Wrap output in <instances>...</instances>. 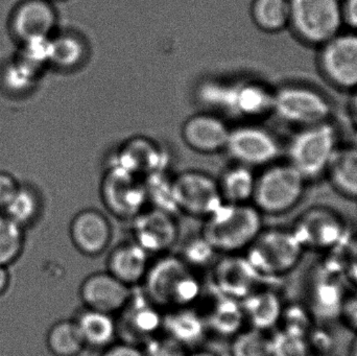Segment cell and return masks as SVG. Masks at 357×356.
I'll return each instance as SVG.
<instances>
[{
  "label": "cell",
  "mask_w": 357,
  "mask_h": 356,
  "mask_svg": "<svg viewBox=\"0 0 357 356\" xmlns=\"http://www.w3.org/2000/svg\"><path fill=\"white\" fill-rule=\"evenodd\" d=\"M197 98L207 111L222 117L257 121L273 114L274 90L261 82L210 79L201 83Z\"/></svg>",
  "instance_id": "cell-1"
},
{
  "label": "cell",
  "mask_w": 357,
  "mask_h": 356,
  "mask_svg": "<svg viewBox=\"0 0 357 356\" xmlns=\"http://www.w3.org/2000/svg\"><path fill=\"white\" fill-rule=\"evenodd\" d=\"M262 213L252 203H222L204 219L201 238L222 254L247 250L262 231Z\"/></svg>",
  "instance_id": "cell-2"
},
{
  "label": "cell",
  "mask_w": 357,
  "mask_h": 356,
  "mask_svg": "<svg viewBox=\"0 0 357 356\" xmlns=\"http://www.w3.org/2000/svg\"><path fill=\"white\" fill-rule=\"evenodd\" d=\"M144 282L146 298L171 311L191 307L201 293L192 268L178 257H161L150 265Z\"/></svg>",
  "instance_id": "cell-3"
},
{
  "label": "cell",
  "mask_w": 357,
  "mask_h": 356,
  "mask_svg": "<svg viewBox=\"0 0 357 356\" xmlns=\"http://www.w3.org/2000/svg\"><path fill=\"white\" fill-rule=\"evenodd\" d=\"M340 148L339 131L331 121L301 127L289 140L287 162L310 183L326 177Z\"/></svg>",
  "instance_id": "cell-4"
},
{
  "label": "cell",
  "mask_w": 357,
  "mask_h": 356,
  "mask_svg": "<svg viewBox=\"0 0 357 356\" xmlns=\"http://www.w3.org/2000/svg\"><path fill=\"white\" fill-rule=\"evenodd\" d=\"M307 184L291 163L277 161L264 167L256 177L252 204L262 215H284L299 205Z\"/></svg>",
  "instance_id": "cell-5"
},
{
  "label": "cell",
  "mask_w": 357,
  "mask_h": 356,
  "mask_svg": "<svg viewBox=\"0 0 357 356\" xmlns=\"http://www.w3.org/2000/svg\"><path fill=\"white\" fill-rule=\"evenodd\" d=\"M273 114L301 129L331 121L333 106L321 90L305 84L289 83L274 90Z\"/></svg>",
  "instance_id": "cell-6"
},
{
  "label": "cell",
  "mask_w": 357,
  "mask_h": 356,
  "mask_svg": "<svg viewBox=\"0 0 357 356\" xmlns=\"http://www.w3.org/2000/svg\"><path fill=\"white\" fill-rule=\"evenodd\" d=\"M303 247L291 229H262L247 249L245 258L260 277H280L301 261Z\"/></svg>",
  "instance_id": "cell-7"
},
{
  "label": "cell",
  "mask_w": 357,
  "mask_h": 356,
  "mask_svg": "<svg viewBox=\"0 0 357 356\" xmlns=\"http://www.w3.org/2000/svg\"><path fill=\"white\" fill-rule=\"evenodd\" d=\"M289 27L298 39L320 47L343 31V0H289Z\"/></svg>",
  "instance_id": "cell-8"
},
{
  "label": "cell",
  "mask_w": 357,
  "mask_h": 356,
  "mask_svg": "<svg viewBox=\"0 0 357 356\" xmlns=\"http://www.w3.org/2000/svg\"><path fill=\"white\" fill-rule=\"evenodd\" d=\"M225 152L237 164L264 169L279 161L282 146L270 130L257 123H247L230 130Z\"/></svg>",
  "instance_id": "cell-9"
},
{
  "label": "cell",
  "mask_w": 357,
  "mask_h": 356,
  "mask_svg": "<svg viewBox=\"0 0 357 356\" xmlns=\"http://www.w3.org/2000/svg\"><path fill=\"white\" fill-rule=\"evenodd\" d=\"M100 199L111 215L131 221L149 205L144 179L114 165H109L102 176Z\"/></svg>",
  "instance_id": "cell-10"
},
{
  "label": "cell",
  "mask_w": 357,
  "mask_h": 356,
  "mask_svg": "<svg viewBox=\"0 0 357 356\" xmlns=\"http://www.w3.org/2000/svg\"><path fill=\"white\" fill-rule=\"evenodd\" d=\"M319 48L321 75L335 89L351 93L357 89V33L342 31Z\"/></svg>",
  "instance_id": "cell-11"
},
{
  "label": "cell",
  "mask_w": 357,
  "mask_h": 356,
  "mask_svg": "<svg viewBox=\"0 0 357 356\" xmlns=\"http://www.w3.org/2000/svg\"><path fill=\"white\" fill-rule=\"evenodd\" d=\"M178 212L205 219L224 203L218 180L201 171H184L173 178Z\"/></svg>",
  "instance_id": "cell-12"
},
{
  "label": "cell",
  "mask_w": 357,
  "mask_h": 356,
  "mask_svg": "<svg viewBox=\"0 0 357 356\" xmlns=\"http://www.w3.org/2000/svg\"><path fill=\"white\" fill-rule=\"evenodd\" d=\"M291 230L304 250L328 251L343 240L346 224L331 209L314 207L302 213Z\"/></svg>",
  "instance_id": "cell-13"
},
{
  "label": "cell",
  "mask_w": 357,
  "mask_h": 356,
  "mask_svg": "<svg viewBox=\"0 0 357 356\" xmlns=\"http://www.w3.org/2000/svg\"><path fill=\"white\" fill-rule=\"evenodd\" d=\"M133 296L131 286L119 281L108 271L88 276L79 286L84 307L113 316L121 313Z\"/></svg>",
  "instance_id": "cell-14"
},
{
  "label": "cell",
  "mask_w": 357,
  "mask_h": 356,
  "mask_svg": "<svg viewBox=\"0 0 357 356\" xmlns=\"http://www.w3.org/2000/svg\"><path fill=\"white\" fill-rule=\"evenodd\" d=\"M134 242L149 254H165L178 240V228L174 213L146 208L133 219Z\"/></svg>",
  "instance_id": "cell-15"
},
{
  "label": "cell",
  "mask_w": 357,
  "mask_h": 356,
  "mask_svg": "<svg viewBox=\"0 0 357 356\" xmlns=\"http://www.w3.org/2000/svg\"><path fill=\"white\" fill-rule=\"evenodd\" d=\"M167 152L156 141L144 136H135L117 148L110 165L144 179L153 173L167 171Z\"/></svg>",
  "instance_id": "cell-16"
},
{
  "label": "cell",
  "mask_w": 357,
  "mask_h": 356,
  "mask_svg": "<svg viewBox=\"0 0 357 356\" xmlns=\"http://www.w3.org/2000/svg\"><path fill=\"white\" fill-rule=\"evenodd\" d=\"M231 127L224 117L204 111L191 115L181 129L183 141L191 150L203 155L224 152Z\"/></svg>",
  "instance_id": "cell-17"
},
{
  "label": "cell",
  "mask_w": 357,
  "mask_h": 356,
  "mask_svg": "<svg viewBox=\"0 0 357 356\" xmlns=\"http://www.w3.org/2000/svg\"><path fill=\"white\" fill-rule=\"evenodd\" d=\"M69 235L75 248L87 257L100 256L112 242L113 229L108 217L98 209L88 208L73 217Z\"/></svg>",
  "instance_id": "cell-18"
},
{
  "label": "cell",
  "mask_w": 357,
  "mask_h": 356,
  "mask_svg": "<svg viewBox=\"0 0 357 356\" xmlns=\"http://www.w3.org/2000/svg\"><path fill=\"white\" fill-rule=\"evenodd\" d=\"M215 265L213 281L222 296L243 300L256 290V280L260 277L247 258L236 254H226Z\"/></svg>",
  "instance_id": "cell-19"
},
{
  "label": "cell",
  "mask_w": 357,
  "mask_h": 356,
  "mask_svg": "<svg viewBox=\"0 0 357 356\" xmlns=\"http://www.w3.org/2000/svg\"><path fill=\"white\" fill-rule=\"evenodd\" d=\"M56 10L50 0H25L19 4L12 18V29L21 42L31 38L54 35Z\"/></svg>",
  "instance_id": "cell-20"
},
{
  "label": "cell",
  "mask_w": 357,
  "mask_h": 356,
  "mask_svg": "<svg viewBox=\"0 0 357 356\" xmlns=\"http://www.w3.org/2000/svg\"><path fill=\"white\" fill-rule=\"evenodd\" d=\"M144 248L135 242H123L111 251L107 261V268L111 275L129 286L144 282L150 259Z\"/></svg>",
  "instance_id": "cell-21"
},
{
  "label": "cell",
  "mask_w": 357,
  "mask_h": 356,
  "mask_svg": "<svg viewBox=\"0 0 357 356\" xmlns=\"http://www.w3.org/2000/svg\"><path fill=\"white\" fill-rule=\"evenodd\" d=\"M86 348L104 349L114 344L119 326L113 316L85 309L75 318Z\"/></svg>",
  "instance_id": "cell-22"
},
{
  "label": "cell",
  "mask_w": 357,
  "mask_h": 356,
  "mask_svg": "<svg viewBox=\"0 0 357 356\" xmlns=\"http://www.w3.org/2000/svg\"><path fill=\"white\" fill-rule=\"evenodd\" d=\"M245 322L254 330H266L276 325L282 318L280 299L271 291H254L241 300Z\"/></svg>",
  "instance_id": "cell-23"
},
{
  "label": "cell",
  "mask_w": 357,
  "mask_h": 356,
  "mask_svg": "<svg viewBox=\"0 0 357 356\" xmlns=\"http://www.w3.org/2000/svg\"><path fill=\"white\" fill-rule=\"evenodd\" d=\"M89 46L85 38L75 31H62L52 36L50 64L61 71H75L85 65Z\"/></svg>",
  "instance_id": "cell-24"
},
{
  "label": "cell",
  "mask_w": 357,
  "mask_h": 356,
  "mask_svg": "<svg viewBox=\"0 0 357 356\" xmlns=\"http://www.w3.org/2000/svg\"><path fill=\"white\" fill-rule=\"evenodd\" d=\"M256 175L253 169L235 163L218 180L225 203L247 204L252 203L255 190Z\"/></svg>",
  "instance_id": "cell-25"
},
{
  "label": "cell",
  "mask_w": 357,
  "mask_h": 356,
  "mask_svg": "<svg viewBox=\"0 0 357 356\" xmlns=\"http://www.w3.org/2000/svg\"><path fill=\"white\" fill-rule=\"evenodd\" d=\"M326 177L340 194L357 200V146H341Z\"/></svg>",
  "instance_id": "cell-26"
},
{
  "label": "cell",
  "mask_w": 357,
  "mask_h": 356,
  "mask_svg": "<svg viewBox=\"0 0 357 356\" xmlns=\"http://www.w3.org/2000/svg\"><path fill=\"white\" fill-rule=\"evenodd\" d=\"M162 326L167 330V336L185 348L188 345L199 342L207 330V324L203 318L189 307L172 309L169 317L163 318Z\"/></svg>",
  "instance_id": "cell-27"
},
{
  "label": "cell",
  "mask_w": 357,
  "mask_h": 356,
  "mask_svg": "<svg viewBox=\"0 0 357 356\" xmlns=\"http://www.w3.org/2000/svg\"><path fill=\"white\" fill-rule=\"evenodd\" d=\"M251 17L260 31L280 33L289 27L291 2L289 0H253Z\"/></svg>",
  "instance_id": "cell-28"
},
{
  "label": "cell",
  "mask_w": 357,
  "mask_h": 356,
  "mask_svg": "<svg viewBox=\"0 0 357 356\" xmlns=\"http://www.w3.org/2000/svg\"><path fill=\"white\" fill-rule=\"evenodd\" d=\"M157 309L158 307L146 297L142 303H139L135 302L134 297L132 296L127 307L121 311L127 313L126 330L130 334L144 336L150 340L163 323V318L157 313Z\"/></svg>",
  "instance_id": "cell-29"
},
{
  "label": "cell",
  "mask_w": 357,
  "mask_h": 356,
  "mask_svg": "<svg viewBox=\"0 0 357 356\" xmlns=\"http://www.w3.org/2000/svg\"><path fill=\"white\" fill-rule=\"evenodd\" d=\"M46 346L54 356H79L86 349L73 319L56 322L46 334Z\"/></svg>",
  "instance_id": "cell-30"
},
{
  "label": "cell",
  "mask_w": 357,
  "mask_h": 356,
  "mask_svg": "<svg viewBox=\"0 0 357 356\" xmlns=\"http://www.w3.org/2000/svg\"><path fill=\"white\" fill-rule=\"evenodd\" d=\"M2 210L8 219L26 229L37 223L41 215V198L33 188L19 186Z\"/></svg>",
  "instance_id": "cell-31"
},
{
  "label": "cell",
  "mask_w": 357,
  "mask_h": 356,
  "mask_svg": "<svg viewBox=\"0 0 357 356\" xmlns=\"http://www.w3.org/2000/svg\"><path fill=\"white\" fill-rule=\"evenodd\" d=\"M243 322L245 319L241 303L222 296V299L212 307L206 324L218 334L235 336L241 332Z\"/></svg>",
  "instance_id": "cell-32"
},
{
  "label": "cell",
  "mask_w": 357,
  "mask_h": 356,
  "mask_svg": "<svg viewBox=\"0 0 357 356\" xmlns=\"http://www.w3.org/2000/svg\"><path fill=\"white\" fill-rule=\"evenodd\" d=\"M41 70L18 56L4 67L2 83L13 93H25L35 87Z\"/></svg>",
  "instance_id": "cell-33"
},
{
  "label": "cell",
  "mask_w": 357,
  "mask_h": 356,
  "mask_svg": "<svg viewBox=\"0 0 357 356\" xmlns=\"http://www.w3.org/2000/svg\"><path fill=\"white\" fill-rule=\"evenodd\" d=\"M25 229L0 215V265L8 268L16 263L24 250Z\"/></svg>",
  "instance_id": "cell-34"
},
{
  "label": "cell",
  "mask_w": 357,
  "mask_h": 356,
  "mask_svg": "<svg viewBox=\"0 0 357 356\" xmlns=\"http://www.w3.org/2000/svg\"><path fill=\"white\" fill-rule=\"evenodd\" d=\"M149 204L152 207L174 213L177 211L175 196H174L173 178L167 175V171L153 173L144 178Z\"/></svg>",
  "instance_id": "cell-35"
},
{
  "label": "cell",
  "mask_w": 357,
  "mask_h": 356,
  "mask_svg": "<svg viewBox=\"0 0 357 356\" xmlns=\"http://www.w3.org/2000/svg\"><path fill=\"white\" fill-rule=\"evenodd\" d=\"M231 353L232 356H273V342L266 332L252 328L235 334Z\"/></svg>",
  "instance_id": "cell-36"
},
{
  "label": "cell",
  "mask_w": 357,
  "mask_h": 356,
  "mask_svg": "<svg viewBox=\"0 0 357 356\" xmlns=\"http://www.w3.org/2000/svg\"><path fill=\"white\" fill-rule=\"evenodd\" d=\"M23 46L19 56L24 59L38 68L42 69L50 64L52 54V36L31 38L22 42Z\"/></svg>",
  "instance_id": "cell-37"
},
{
  "label": "cell",
  "mask_w": 357,
  "mask_h": 356,
  "mask_svg": "<svg viewBox=\"0 0 357 356\" xmlns=\"http://www.w3.org/2000/svg\"><path fill=\"white\" fill-rule=\"evenodd\" d=\"M146 356H186L185 347L171 336H152L144 349Z\"/></svg>",
  "instance_id": "cell-38"
},
{
  "label": "cell",
  "mask_w": 357,
  "mask_h": 356,
  "mask_svg": "<svg viewBox=\"0 0 357 356\" xmlns=\"http://www.w3.org/2000/svg\"><path fill=\"white\" fill-rule=\"evenodd\" d=\"M339 315L344 324L357 334V292L345 295Z\"/></svg>",
  "instance_id": "cell-39"
},
{
  "label": "cell",
  "mask_w": 357,
  "mask_h": 356,
  "mask_svg": "<svg viewBox=\"0 0 357 356\" xmlns=\"http://www.w3.org/2000/svg\"><path fill=\"white\" fill-rule=\"evenodd\" d=\"M19 185L12 176L0 173V209H3L14 196Z\"/></svg>",
  "instance_id": "cell-40"
},
{
  "label": "cell",
  "mask_w": 357,
  "mask_h": 356,
  "mask_svg": "<svg viewBox=\"0 0 357 356\" xmlns=\"http://www.w3.org/2000/svg\"><path fill=\"white\" fill-rule=\"evenodd\" d=\"M102 356H146L144 349L135 346L132 343H119L112 344L102 350Z\"/></svg>",
  "instance_id": "cell-41"
},
{
  "label": "cell",
  "mask_w": 357,
  "mask_h": 356,
  "mask_svg": "<svg viewBox=\"0 0 357 356\" xmlns=\"http://www.w3.org/2000/svg\"><path fill=\"white\" fill-rule=\"evenodd\" d=\"M344 24L357 33V0H343Z\"/></svg>",
  "instance_id": "cell-42"
},
{
  "label": "cell",
  "mask_w": 357,
  "mask_h": 356,
  "mask_svg": "<svg viewBox=\"0 0 357 356\" xmlns=\"http://www.w3.org/2000/svg\"><path fill=\"white\" fill-rule=\"evenodd\" d=\"M347 272L350 279L357 286V240L352 245L351 250H350L349 257H348Z\"/></svg>",
  "instance_id": "cell-43"
},
{
  "label": "cell",
  "mask_w": 357,
  "mask_h": 356,
  "mask_svg": "<svg viewBox=\"0 0 357 356\" xmlns=\"http://www.w3.org/2000/svg\"><path fill=\"white\" fill-rule=\"evenodd\" d=\"M10 284V274L8 268L0 265V297L8 292Z\"/></svg>",
  "instance_id": "cell-44"
},
{
  "label": "cell",
  "mask_w": 357,
  "mask_h": 356,
  "mask_svg": "<svg viewBox=\"0 0 357 356\" xmlns=\"http://www.w3.org/2000/svg\"><path fill=\"white\" fill-rule=\"evenodd\" d=\"M349 102V113L357 129V89L352 91Z\"/></svg>",
  "instance_id": "cell-45"
},
{
  "label": "cell",
  "mask_w": 357,
  "mask_h": 356,
  "mask_svg": "<svg viewBox=\"0 0 357 356\" xmlns=\"http://www.w3.org/2000/svg\"><path fill=\"white\" fill-rule=\"evenodd\" d=\"M186 356H218L214 353H210V351L199 350L195 353H191V355H187Z\"/></svg>",
  "instance_id": "cell-46"
},
{
  "label": "cell",
  "mask_w": 357,
  "mask_h": 356,
  "mask_svg": "<svg viewBox=\"0 0 357 356\" xmlns=\"http://www.w3.org/2000/svg\"><path fill=\"white\" fill-rule=\"evenodd\" d=\"M349 356H357V336L354 340V344H352L351 349H350Z\"/></svg>",
  "instance_id": "cell-47"
}]
</instances>
